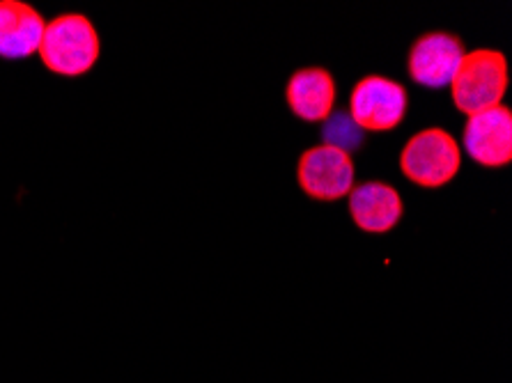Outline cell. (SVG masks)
Returning a JSON list of instances; mask_svg holds the SVG:
<instances>
[{
  "instance_id": "obj_1",
  "label": "cell",
  "mask_w": 512,
  "mask_h": 383,
  "mask_svg": "<svg viewBox=\"0 0 512 383\" xmlns=\"http://www.w3.org/2000/svg\"><path fill=\"white\" fill-rule=\"evenodd\" d=\"M40 58L49 72L67 78L88 74L97 65L102 42L97 28L83 14H62L46 23Z\"/></svg>"
},
{
  "instance_id": "obj_2",
  "label": "cell",
  "mask_w": 512,
  "mask_h": 383,
  "mask_svg": "<svg viewBox=\"0 0 512 383\" xmlns=\"http://www.w3.org/2000/svg\"><path fill=\"white\" fill-rule=\"evenodd\" d=\"M453 104L464 115H476L501 106L508 90V60L496 49L464 53L451 85Z\"/></svg>"
},
{
  "instance_id": "obj_3",
  "label": "cell",
  "mask_w": 512,
  "mask_h": 383,
  "mask_svg": "<svg viewBox=\"0 0 512 383\" xmlns=\"http://www.w3.org/2000/svg\"><path fill=\"white\" fill-rule=\"evenodd\" d=\"M462 168V147L444 129H425L407 140L400 154V170L421 189H441Z\"/></svg>"
},
{
  "instance_id": "obj_4",
  "label": "cell",
  "mask_w": 512,
  "mask_h": 383,
  "mask_svg": "<svg viewBox=\"0 0 512 383\" xmlns=\"http://www.w3.org/2000/svg\"><path fill=\"white\" fill-rule=\"evenodd\" d=\"M409 111L407 88L393 78L366 76L349 95V117L366 134L398 129Z\"/></svg>"
},
{
  "instance_id": "obj_5",
  "label": "cell",
  "mask_w": 512,
  "mask_h": 383,
  "mask_svg": "<svg viewBox=\"0 0 512 383\" xmlns=\"http://www.w3.org/2000/svg\"><path fill=\"white\" fill-rule=\"evenodd\" d=\"M354 179V159L345 152L333 150L329 145H317L301 154L297 182L308 198L322 202L347 198L354 189Z\"/></svg>"
},
{
  "instance_id": "obj_6",
  "label": "cell",
  "mask_w": 512,
  "mask_h": 383,
  "mask_svg": "<svg viewBox=\"0 0 512 383\" xmlns=\"http://www.w3.org/2000/svg\"><path fill=\"white\" fill-rule=\"evenodd\" d=\"M464 42L446 30L425 33L411 44L407 72L416 85L430 90L448 88L464 58Z\"/></svg>"
},
{
  "instance_id": "obj_7",
  "label": "cell",
  "mask_w": 512,
  "mask_h": 383,
  "mask_svg": "<svg viewBox=\"0 0 512 383\" xmlns=\"http://www.w3.org/2000/svg\"><path fill=\"white\" fill-rule=\"evenodd\" d=\"M464 152L478 166L503 168L512 161V111L508 106H496L476 113L464 127Z\"/></svg>"
},
{
  "instance_id": "obj_8",
  "label": "cell",
  "mask_w": 512,
  "mask_h": 383,
  "mask_svg": "<svg viewBox=\"0 0 512 383\" xmlns=\"http://www.w3.org/2000/svg\"><path fill=\"white\" fill-rule=\"evenodd\" d=\"M349 216L356 228L370 234H386L400 223L405 202L393 186L384 182H366L349 191Z\"/></svg>"
},
{
  "instance_id": "obj_9",
  "label": "cell",
  "mask_w": 512,
  "mask_h": 383,
  "mask_svg": "<svg viewBox=\"0 0 512 383\" xmlns=\"http://www.w3.org/2000/svg\"><path fill=\"white\" fill-rule=\"evenodd\" d=\"M338 99L336 78L324 67H304L287 81L285 101L294 117L304 122H324Z\"/></svg>"
},
{
  "instance_id": "obj_10",
  "label": "cell",
  "mask_w": 512,
  "mask_h": 383,
  "mask_svg": "<svg viewBox=\"0 0 512 383\" xmlns=\"http://www.w3.org/2000/svg\"><path fill=\"white\" fill-rule=\"evenodd\" d=\"M46 21L33 5L0 0V58L23 60L40 51Z\"/></svg>"
},
{
  "instance_id": "obj_11",
  "label": "cell",
  "mask_w": 512,
  "mask_h": 383,
  "mask_svg": "<svg viewBox=\"0 0 512 383\" xmlns=\"http://www.w3.org/2000/svg\"><path fill=\"white\" fill-rule=\"evenodd\" d=\"M363 143H366V131L349 117V113H331L322 122V145H329L333 150L352 156L354 152L361 150Z\"/></svg>"
}]
</instances>
